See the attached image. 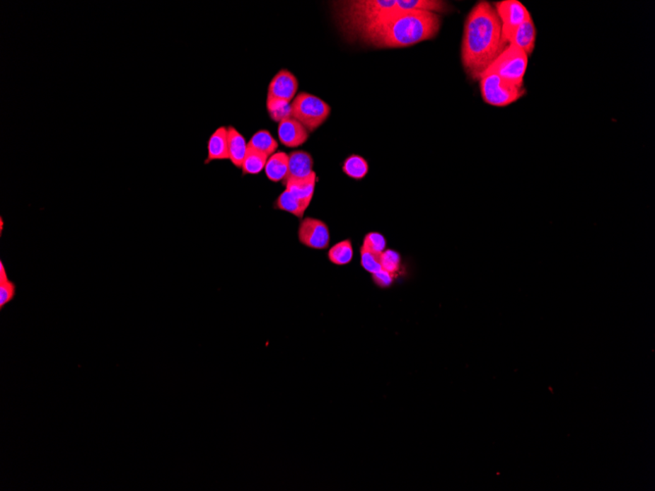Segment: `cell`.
I'll return each mask as SVG.
<instances>
[{
	"label": "cell",
	"mask_w": 655,
	"mask_h": 491,
	"mask_svg": "<svg viewBox=\"0 0 655 491\" xmlns=\"http://www.w3.org/2000/svg\"><path fill=\"white\" fill-rule=\"evenodd\" d=\"M496 11L502 23V37L506 45H509L510 37L517 28L532 18L525 5L518 0L497 2Z\"/></svg>",
	"instance_id": "7"
},
{
	"label": "cell",
	"mask_w": 655,
	"mask_h": 491,
	"mask_svg": "<svg viewBox=\"0 0 655 491\" xmlns=\"http://www.w3.org/2000/svg\"><path fill=\"white\" fill-rule=\"evenodd\" d=\"M354 246L350 239H344L332 246L328 253V259L337 266L349 265L354 259Z\"/></svg>",
	"instance_id": "19"
},
{
	"label": "cell",
	"mask_w": 655,
	"mask_h": 491,
	"mask_svg": "<svg viewBox=\"0 0 655 491\" xmlns=\"http://www.w3.org/2000/svg\"><path fill=\"white\" fill-rule=\"evenodd\" d=\"M278 137L284 146L296 149L308 141L309 132L298 120L289 117L279 123Z\"/></svg>",
	"instance_id": "10"
},
{
	"label": "cell",
	"mask_w": 655,
	"mask_h": 491,
	"mask_svg": "<svg viewBox=\"0 0 655 491\" xmlns=\"http://www.w3.org/2000/svg\"><path fill=\"white\" fill-rule=\"evenodd\" d=\"M441 25L440 15L434 12H395L368 28L358 39L377 48L407 47L435 37Z\"/></svg>",
	"instance_id": "2"
},
{
	"label": "cell",
	"mask_w": 655,
	"mask_h": 491,
	"mask_svg": "<svg viewBox=\"0 0 655 491\" xmlns=\"http://www.w3.org/2000/svg\"><path fill=\"white\" fill-rule=\"evenodd\" d=\"M535 37H537V30H535L534 21L531 18L513 33L509 40V45H514L530 55L534 52Z\"/></svg>",
	"instance_id": "13"
},
{
	"label": "cell",
	"mask_w": 655,
	"mask_h": 491,
	"mask_svg": "<svg viewBox=\"0 0 655 491\" xmlns=\"http://www.w3.org/2000/svg\"><path fill=\"white\" fill-rule=\"evenodd\" d=\"M248 146V149L256 150V151L270 157L271 155L276 154L279 144L275 137L272 136L270 132L267 131V129H260V131L256 132L251 137Z\"/></svg>",
	"instance_id": "18"
},
{
	"label": "cell",
	"mask_w": 655,
	"mask_h": 491,
	"mask_svg": "<svg viewBox=\"0 0 655 491\" xmlns=\"http://www.w3.org/2000/svg\"><path fill=\"white\" fill-rule=\"evenodd\" d=\"M17 286L9 279L4 261H0V310L10 304L16 296Z\"/></svg>",
	"instance_id": "22"
},
{
	"label": "cell",
	"mask_w": 655,
	"mask_h": 491,
	"mask_svg": "<svg viewBox=\"0 0 655 491\" xmlns=\"http://www.w3.org/2000/svg\"><path fill=\"white\" fill-rule=\"evenodd\" d=\"M309 203L299 200L289 190L282 192L274 203V209L285 211L294 215V217L302 219L306 214Z\"/></svg>",
	"instance_id": "17"
},
{
	"label": "cell",
	"mask_w": 655,
	"mask_h": 491,
	"mask_svg": "<svg viewBox=\"0 0 655 491\" xmlns=\"http://www.w3.org/2000/svg\"><path fill=\"white\" fill-rule=\"evenodd\" d=\"M313 157L303 150H296L289 154V173L286 180L304 179L313 174ZM283 182V183H284Z\"/></svg>",
	"instance_id": "12"
},
{
	"label": "cell",
	"mask_w": 655,
	"mask_h": 491,
	"mask_svg": "<svg viewBox=\"0 0 655 491\" xmlns=\"http://www.w3.org/2000/svg\"><path fill=\"white\" fill-rule=\"evenodd\" d=\"M317 182H318V178H317L316 173L314 172L313 174L304 178V179L286 180V182H284V185H285L286 190H289V192L293 193L299 200L306 201V202L311 204L312 200H313Z\"/></svg>",
	"instance_id": "15"
},
{
	"label": "cell",
	"mask_w": 655,
	"mask_h": 491,
	"mask_svg": "<svg viewBox=\"0 0 655 491\" xmlns=\"http://www.w3.org/2000/svg\"><path fill=\"white\" fill-rule=\"evenodd\" d=\"M481 93L485 103L489 105L504 107L516 103L526 91L525 88L513 85L497 74H485L480 79Z\"/></svg>",
	"instance_id": "6"
},
{
	"label": "cell",
	"mask_w": 655,
	"mask_h": 491,
	"mask_svg": "<svg viewBox=\"0 0 655 491\" xmlns=\"http://www.w3.org/2000/svg\"><path fill=\"white\" fill-rule=\"evenodd\" d=\"M298 236L299 243L302 246L315 250L327 249L331 241L329 226L323 221L316 218L302 219L299 224Z\"/></svg>",
	"instance_id": "8"
},
{
	"label": "cell",
	"mask_w": 655,
	"mask_h": 491,
	"mask_svg": "<svg viewBox=\"0 0 655 491\" xmlns=\"http://www.w3.org/2000/svg\"><path fill=\"white\" fill-rule=\"evenodd\" d=\"M380 262L383 270L398 277L402 266V258L398 251L386 249L384 253L380 254Z\"/></svg>",
	"instance_id": "24"
},
{
	"label": "cell",
	"mask_w": 655,
	"mask_h": 491,
	"mask_svg": "<svg viewBox=\"0 0 655 491\" xmlns=\"http://www.w3.org/2000/svg\"><path fill=\"white\" fill-rule=\"evenodd\" d=\"M397 279L398 277L395 276V275L388 273V272L383 269H381L377 273L372 275L373 282H374L376 286L383 289H388V287H392Z\"/></svg>",
	"instance_id": "27"
},
{
	"label": "cell",
	"mask_w": 655,
	"mask_h": 491,
	"mask_svg": "<svg viewBox=\"0 0 655 491\" xmlns=\"http://www.w3.org/2000/svg\"><path fill=\"white\" fill-rule=\"evenodd\" d=\"M268 158L269 157L266 155L256 150L248 149L243 163V175L260 174L265 169Z\"/></svg>",
	"instance_id": "21"
},
{
	"label": "cell",
	"mask_w": 655,
	"mask_h": 491,
	"mask_svg": "<svg viewBox=\"0 0 655 491\" xmlns=\"http://www.w3.org/2000/svg\"><path fill=\"white\" fill-rule=\"evenodd\" d=\"M228 160V127L221 126L213 132L207 141V157L204 164Z\"/></svg>",
	"instance_id": "11"
},
{
	"label": "cell",
	"mask_w": 655,
	"mask_h": 491,
	"mask_svg": "<svg viewBox=\"0 0 655 491\" xmlns=\"http://www.w3.org/2000/svg\"><path fill=\"white\" fill-rule=\"evenodd\" d=\"M342 172L350 179L363 180L369 172V164L367 160L360 155L352 154L344 160L342 164Z\"/></svg>",
	"instance_id": "20"
},
{
	"label": "cell",
	"mask_w": 655,
	"mask_h": 491,
	"mask_svg": "<svg viewBox=\"0 0 655 491\" xmlns=\"http://www.w3.org/2000/svg\"><path fill=\"white\" fill-rule=\"evenodd\" d=\"M506 47L496 8L487 1L475 5L466 18L462 39L461 61L467 75L481 79Z\"/></svg>",
	"instance_id": "1"
},
{
	"label": "cell",
	"mask_w": 655,
	"mask_h": 491,
	"mask_svg": "<svg viewBox=\"0 0 655 491\" xmlns=\"http://www.w3.org/2000/svg\"><path fill=\"white\" fill-rule=\"evenodd\" d=\"M529 55L514 45H509L500 53L499 57L492 62L483 74H497L499 77L510 81L513 85L524 88L525 74L528 67Z\"/></svg>",
	"instance_id": "5"
},
{
	"label": "cell",
	"mask_w": 655,
	"mask_h": 491,
	"mask_svg": "<svg viewBox=\"0 0 655 491\" xmlns=\"http://www.w3.org/2000/svg\"><path fill=\"white\" fill-rule=\"evenodd\" d=\"M298 90V81L291 71L282 69L268 86L267 98L284 99L291 103Z\"/></svg>",
	"instance_id": "9"
},
{
	"label": "cell",
	"mask_w": 655,
	"mask_h": 491,
	"mask_svg": "<svg viewBox=\"0 0 655 491\" xmlns=\"http://www.w3.org/2000/svg\"><path fill=\"white\" fill-rule=\"evenodd\" d=\"M248 146L245 137L235 127H228V160L238 168L242 169L243 160L248 152Z\"/></svg>",
	"instance_id": "14"
},
{
	"label": "cell",
	"mask_w": 655,
	"mask_h": 491,
	"mask_svg": "<svg viewBox=\"0 0 655 491\" xmlns=\"http://www.w3.org/2000/svg\"><path fill=\"white\" fill-rule=\"evenodd\" d=\"M266 108L270 119L276 123L291 117V104L284 99L267 98Z\"/></svg>",
	"instance_id": "23"
},
{
	"label": "cell",
	"mask_w": 655,
	"mask_h": 491,
	"mask_svg": "<svg viewBox=\"0 0 655 491\" xmlns=\"http://www.w3.org/2000/svg\"><path fill=\"white\" fill-rule=\"evenodd\" d=\"M337 16L344 34L358 37L382 18L400 11L448 12V4L436 0H357L336 2Z\"/></svg>",
	"instance_id": "3"
},
{
	"label": "cell",
	"mask_w": 655,
	"mask_h": 491,
	"mask_svg": "<svg viewBox=\"0 0 655 491\" xmlns=\"http://www.w3.org/2000/svg\"><path fill=\"white\" fill-rule=\"evenodd\" d=\"M331 107L318 96L301 93L291 103V117L303 125L308 132L316 131L327 121Z\"/></svg>",
	"instance_id": "4"
},
{
	"label": "cell",
	"mask_w": 655,
	"mask_h": 491,
	"mask_svg": "<svg viewBox=\"0 0 655 491\" xmlns=\"http://www.w3.org/2000/svg\"><path fill=\"white\" fill-rule=\"evenodd\" d=\"M362 248L380 255L387 249V239L377 231H371L364 236Z\"/></svg>",
	"instance_id": "25"
},
{
	"label": "cell",
	"mask_w": 655,
	"mask_h": 491,
	"mask_svg": "<svg viewBox=\"0 0 655 491\" xmlns=\"http://www.w3.org/2000/svg\"><path fill=\"white\" fill-rule=\"evenodd\" d=\"M289 173V154L278 151L271 155L265 166L266 177L273 183L284 182Z\"/></svg>",
	"instance_id": "16"
},
{
	"label": "cell",
	"mask_w": 655,
	"mask_h": 491,
	"mask_svg": "<svg viewBox=\"0 0 655 491\" xmlns=\"http://www.w3.org/2000/svg\"><path fill=\"white\" fill-rule=\"evenodd\" d=\"M360 258H361V266L365 271L371 275L377 273L382 269L380 262V255L371 253L364 248H360Z\"/></svg>",
	"instance_id": "26"
}]
</instances>
